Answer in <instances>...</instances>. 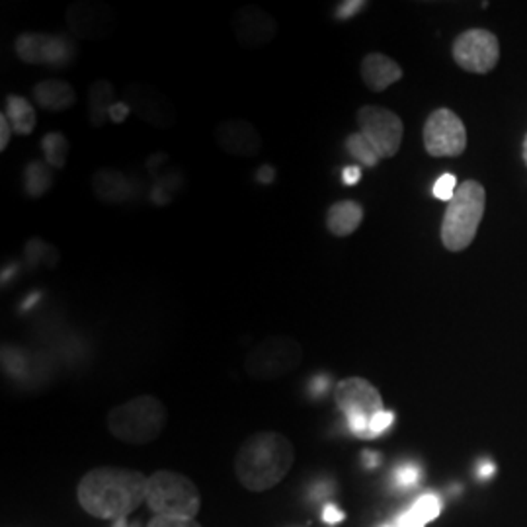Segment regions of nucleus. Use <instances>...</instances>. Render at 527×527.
Returning a JSON list of instances; mask_svg holds the SVG:
<instances>
[{
	"label": "nucleus",
	"mask_w": 527,
	"mask_h": 527,
	"mask_svg": "<svg viewBox=\"0 0 527 527\" xmlns=\"http://www.w3.org/2000/svg\"><path fill=\"white\" fill-rule=\"evenodd\" d=\"M148 477L121 467H98L80 478V508L98 520H123L147 502Z\"/></svg>",
	"instance_id": "obj_1"
},
{
	"label": "nucleus",
	"mask_w": 527,
	"mask_h": 527,
	"mask_svg": "<svg viewBox=\"0 0 527 527\" xmlns=\"http://www.w3.org/2000/svg\"><path fill=\"white\" fill-rule=\"evenodd\" d=\"M295 461L293 443L280 432H256L246 438L235 457V475L250 492H266L288 477Z\"/></svg>",
	"instance_id": "obj_2"
},
{
	"label": "nucleus",
	"mask_w": 527,
	"mask_h": 527,
	"mask_svg": "<svg viewBox=\"0 0 527 527\" xmlns=\"http://www.w3.org/2000/svg\"><path fill=\"white\" fill-rule=\"evenodd\" d=\"M166 406L153 395L133 397L113 406L106 424L113 438L130 445H148L160 438L166 426Z\"/></svg>",
	"instance_id": "obj_3"
},
{
	"label": "nucleus",
	"mask_w": 527,
	"mask_h": 527,
	"mask_svg": "<svg viewBox=\"0 0 527 527\" xmlns=\"http://www.w3.org/2000/svg\"><path fill=\"white\" fill-rule=\"evenodd\" d=\"M487 192L477 180H465L448 203L442 221V243L451 252H461L471 246L478 225L483 221Z\"/></svg>",
	"instance_id": "obj_4"
},
{
	"label": "nucleus",
	"mask_w": 527,
	"mask_h": 527,
	"mask_svg": "<svg viewBox=\"0 0 527 527\" xmlns=\"http://www.w3.org/2000/svg\"><path fill=\"white\" fill-rule=\"evenodd\" d=\"M147 506L166 518L196 520L201 508L198 487L192 478L174 471H156L148 477Z\"/></svg>",
	"instance_id": "obj_5"
},
{
	"label": "nucleus",
	"mask_w": 527,
	"mask_h": 527,
	"mask_svg": "<svg viewBox=\"0 0 527 527\" xmlns=\"http://www.w3.org/2000/svg\"><path fill=\"white\" fill-rule=\"evenodd\" d=\"M305 352L291 336H266L245 358V371L256 381H273L293 373L303 363Z\"/></svg>",
	"instance_id": "obj_6"
},
{
	"label": "nucleus",
	"mask_w": 527,
	"mask_h": 527,
	"mask_svg": "<svg viewBox=\"0 0 527 527\" xmlns=\"http://www.w3.org/2000/svg\"><path fill=\"white\" fill-rule=\"evenodd\" d=\"M336 406L348 420V428L362 440H371V422L383 412L380 391L362 377H348L336 385Z\"/></svg>",
	"instance_id": "obj_7"
},
{
	"label": "nucleus",
	"mask_w": 527,
	"mask_h": 527,
	"mask_svg": "<svg viewBox=\"0 0 527 527\" xmlns=\"http://www.w3.org/2000/svg\"><path fill=\"white\" fill-rule=\"evenodd\" d=\"M14 49L20 59L28 65L65 68L75 63L78 45L63 33L26 31L18 36Z\"/></svg>",
	"instance_id": "obj_8"
},
{
	"label": "nucleus",
	"mask_w": 527,
	"mask_h": 527,
	"mask_svg": "<svg viewBox=\"0 0 527 527\" xmlns=\"http://www.w3.org/2000/svg\"><path fill=\"white\" fill-rule=\"evenodd\" d=\"M360 133L383 158H391L398 153L403 143L405 125L395 112L381 106H363L358 110Z\"/></svg>",
	"instance_id": "obj_9"
},
{
	"label": "nucleus",
	"mask_w": 527,
	"mask_h": 527,
	"mask_svg": "<svg viewBox=\"0 0 527 527\" xmlns=\"http://www.w3.org/2000/svg\"><path fill=\"white\" fill-rule=\"evenodd\" d=\"M424 147L430 156H460L467 147V130L455 112L440 108L424 123Z\"/></svg>",
	"instance_id": "obj_10"
},
{
	"label": "nucleus",
	"mask_w": 527,
	"mask_h": 527,
	"mask_svg": "<svg viewBox=\"0 0 527 527\" xmlns=\"http://www.w3.org/2000/svg\"><path fill=\"white\" fill-rule=\"evenodd\" d=\"M453 59L463 71L488 73L500 59L498 40L487 30H467L453 41Z\"/></svg>",
	"instance_id": "obj_11"
},
{
	"label": "nucleus",
	"mask_w": 527,
	"mask_h": 527,
	"mask_svg": "<svg viewBox=\"0 0 527 527\" xmlns=\"http://www.w3.org/2000/svg\"><path fill=\"white\" fill-rule=\"evenodd\" d=\"M67 28L78 40L98 41L108 38L116 28V13L96 0H76L65 13Z\"/></svg>",
	"instance_id": "obj_12"
},
{
	"label": "nucleus",
	"mask_w": 527,
	"mask_h": 527,
	"mask_svg": "<svg viewBox=\"0 0 527 527\" xmlns=\"http://www.w3.org/2000/svg\"><path fill=\"white\" fill-rule=\"evenodd\" d=\"M121 100L130 106L133 116L158 130H170L176 123V110L172 102L151 85H130Z\"/></svg>",
	"instance_id": "obj_13"
},
{
	"label": "nucleus",
	"mask_w": 527,
	"mask_h": 527,
	"mask_svg": "<svg viewBox=\"0 0 527 527\" xmlns=\"http://www.w3.org/2000/svg\"><path fill=\"white\" fill-rule=\"evenodd\" d=\"M231 26L237 41L248 49L264 48L278 36V22L260 6H240L231 20Z\"/></svg>",
	"instance_id": "obj_14"
},
{
	"label": "nucleus",
	"mask_w": 527,
	"mask_h": 527,
	"mask_svg": "<svg viewBox=\"0 0 527 527\" xmlns=\"http://www.w3.org/2000/svg\"><path fill=\"white\" fill-rule=\"evenodd\" d=\"M215 143L223 153L240 158H252L262 153V135L248 120L228 118L217 123Z\"/></svg>",
	"instance_id": "obj_15"
},
{
	"label": "nucleus",
	"mask_w": 527,
	"mask_h": 527,
	"mask_svg": "<svg viewBox=\"0 0 527 527\" xmlns=\"http://www.w3.org/2000/svg\"><path fill=\"white\" fill-rule=\"evenodd\" d=\"M93 190L104 203H128L135 198V180L116 168H100L93 176Z\"/></svg>",
	"instance_id": "obj_16"
},
{
	"label": "nucleus",
	"mask_w": 527,
	"mask_h": 527,
	"mask_svg": "<svg viewBox=\"0 0 527 527\" xmlns=\"http://www.w3.org/2000/svg\"><path fill=\"white\" fill-rule=\"evenodd\" d=\"M362 78L371 93H383L403 78V68L389 55L368 53L362 61Z\"/></svg>",
	"instance_id": "obj_17"
},
{
	"label": "nucleus",
	"mask_w": 527,
	"mask_h": 527,
	"mask_svg": "<svg viewBox=\"0 0 527 527\" xmlns=\"http://www.w3.org/2000/svg\"><path fill=\"white\" fill-rule=\"evenodd\" d=\"M33 102L43 110L49 112H63L75 106L76 93L71 83L61 78H48L41 80L31 88Z\"/></svg>",
	"instance_id": "obj_18"
},
{
	"label": "nucleus",
	"mask_w": 527,
	"mask_h": 527,
	"mask_svg": "<svg viewBox=\"0 0 527 527\" xmlns=\"http://www.w3.org/2000/svg\"><path fill=\"white\" fill-rule=\"evenodd\" d=\"M363 221V208L353 200L332 203L326 211V228L335 237H350Z\"/></svg>",
	"instance_id": "obj_19"
},
{
	"label": "nucleus",
	"mask_w": 527,
	"mask_h": 527,
	"mask_svg": "<svg viewBox=\"0 0 527 527\" xmlns=\"http://www.w3.org/2000/svg\"><path fill=\"white\" fill-rule=\"evenodd\" d=\"M116 88L110 80H94L88 88V120L94 128H102L110 120V110L116 104Z\"/></svg>",
	"instance_id": "obj_20"
},
{
	"label": "nucleus",
	"mask_w": 527,
	"mask_h": 527,
	"mask_svg": "<svg viewBox=\"0 0 527 527\" xmlns=\"http://www.w3.org/2000/svg\"><path fill=\"white\" fill-rule=\"evenodd\" d=\"M4 113L13 125V131L16 135H30L33 130H36V110L30 104V102L24 96H18V94H8L6 96V106H4Z\"/></svg>",
	"instance_id": "obj_21"
},
{
	"label": "nucleus",
	"mask_w": 527,
	"mask_h": 527,
	"mask_svg": "<svg viewBox=\"0 0 527 527\" xmlns=\"http://www.w3.org/2000/svg\"><path fill=\"white\" fill-rule=\"evenodd\" d=\"M442 502L435 495L420 496L408 512L400 515L397 525L398 527H424L428 522L435 520L440 515Z\"/></svg>",
	"instance_id": "obj_22"
},
{
	"label": "nucleus",
	"mask_w": 527,
	"mask_h": 527,
	"mask_svg": "<svg viewBox=\"0 0 527 527\" xmlns=\"http://www.w3.org/2000/svg\"><path fill=\"white\" fill-rule=\"evenodd\" d=\"M53 186V168L41 160H33L24 168V192L30 198H41Z\"/></svg>",
	"instance_id": "obj_23"
},
{
	"label": "nucleus",
	"mask_w": 527,
	"mask_h": 527,
	"mask_svg": "<svg viewBox=\"0 0 527 527\" xmlns=\"http://www.w3.org/2000/svg\"><path fill=\"white\" fill-rule=\"evenodd\" d=\"M41 148L45 155V163H48L53 170L65 168L71 145H68V139L61 131H51L45 135L41 141Z\"/></svg>",
	"instance_id": "obj_24"
},
{
	"label": "nucleus",
	"mask_w": 527,
	"mask_h": 527,
	"mask_svg": "<svg viewBox=\"0 0 527 527\" xmlns=\"http://www.w3.org/2000/svg\"><path fill=\"white\" fill-rule=\"evenodd\" d=\"M346 151L353 156V160H358L360 165H365V166H375L381 160V156L375 153V148L368 143V139H365L360 131L352 133L348 137Z\"/></svg>",
	"instance_id": "obj_25"
},
{
	"label": "nucleus",
	"mask_w": 527,
	"mask_h": 527,
	"mask_svg": "<svg viewBox=\"0 0 527 527\" xmlns=\"http://www.w3.org/2000/svg\"><path fill=\"white\" fill-rule=\"evenodd\" d=\"M457 188H460V186H457V178L453 174H443V176H440L438 180H435L433 196L438 200H442V201L450 203L453 200V196H455Z\"/></svg>",
	"instance_id": "obj_26"
},
{
	"label": "nucleus",
	"mask_w": 527,
	"mask_h": 527,
	"mask_svg": "<svg viewBox=\"0 0 527 527\" xmlns=\"http://www.w3.org/2000/svg\"><path fill=\"white\" fill-rule=\"evenodd\" d=\"M147 527H201V525L196 520L166 518V515H155V518L148 522Z\"/></svg>",
	"instance_id": "obj_27"
},
{
	"label": "nucleus",
	"mask_w": 527,
	"mask_h": 527,
	"mask_svg": "<svg viewBox=\"0 0 527 527\" xmlns=\"http://www.w3.org/2000/svg\"><path fill=\"white\" fill-rule=\"evenodd\" d=\"M418 477H420L418 467L410 465V463L398 467L397 473H395V478L400 487H415L418 483Z\"/></svg>",
	"instance_id": "obj_28"
},
{
	"label": "nucleus",
	"mask_w": 527,
	"mask_h": 527,
	"mask_svg": "<svg viewBox=\"0 0 527 527\" xmlns=\"http://www.w3.org/2000/svg\"><path fill=\"white\" fill-rule=\"evenodd\" d=\"M395 422V415L389 410H383L377 415L371 422V438H377V435H381L385 430H389V426Z\"/></svg>",
	"instance_id": "obj_29"
},
{
	"label": "nucleus",
	"mask_w": 527,
	"mask_h": 527,
	"mask_svg": "<svg viewBox=\"0 0 527 527\" xmlns=\"http://www.w3.org/2000/svg\"><path fill=\"white\" fill-rule=\"evenodd\" d=\"M365 4H368V3H363V0H348V3H340L338 8H336V16L340 20L352 18L353 14H358Z\"/></svg>",
	"instance_id": "obj_30"
},
{
	"label": "nucleus",
	"mask_w": 527,
	"mask_h": 527,
	"mask_svg": "<svg viewBox=\"0 0 527 527\" xmlns=\"http://www.w3.org/2000/svg\"><path fill=\"white\" fill-rule=\"evenodd\" d=\"M13 125H10L6 113L3 112L0 113V153L6 151L10 139H13Z\"/></svg>",
	"instance_id": "obj_31"
},
{
	"label": "nucleus",
	"mask_w": 527,
	"mask_h": 527,
	"mask_svg": "<svg viewBox=\"0 0 527 527\" xmlns=\"http://www.w3.org/2000/svg\"><path fill=\"white\" fill-rule=\"evenodd\" d=\"M130 113H131L130 106L125 104L123 100H120V102H116V104H113L112 110H110V121H112V123H123L125 120L130 118Z\"/></svg>",
	"instance_id": "obj_32"
},
{
	"label": "nucleus",
	"mask_w": 527,
	"mask_h": 527,
	"mask_svg": "<svg viewBox=\"0 0 527 527\" xmlns=\"http://www.w3.org/2000/svg\"><path fill=\"white\" fill-rule=\"evenodd\" d=\"M360 178H362V170L356 165L346 166V168H344V172H342V182L346 186H356L358 182H360Z\"/></svg>",
	"instance_id": "obj_33"
},
{
	"label": "nucleus",
	"mask_w": 527,
	"mask_h": 527,
	"mask_svg": "<svg viewBox=\"0 0 527 527\" xmlns=\"http://www.w3.org/2000/svg\"><path fill=\"white\" fill-rule=\"evenodd\" d=\"M323 520L326 523H338V522L344 520V512H340L336 506H332V504H328V506H325Z\"/></svg>",
	"instance_id": "obj_34"
},
{
	"label": "nucleus",
	"mask_w": 527,
	"mask_h": 527,
	"mask_svg": "<svg viewBox=\"0 0 527 527\" xmlns=\"http://www.w3.org/2000/svg\"><path fill=\"white\" fill-rule=\"evenodd\" d=\"M256 178H258V182H262V184H270V182H273V178H276V168L270 166V165H264L256 172Z\"/></svg>",
	"instance_id": "obj_35"
},
{
	"label": "nucleus",
	"mask_w": 527,
	"mask_h": 527,
	"mask_svg": "<svg viewBox=\"0 0 527 527\" xmlns=\"http://www.w3.org/2000/svg\"><path fill=\"white\" fill-rule=\"evenodd\" d=\"M492 473H495V465H492V463H485L483 467H480V475H483V477H488Z\"/></svg>",
	"instance_id": "obj_36"
},
{
	"label": "nucleus",
	"mask_w": 527,
	"mask_h": 527,
	"mask_svg": "<svg viewBox=\"0 0 527 527\" xmlns=\"http://www.w3.org/2000/svg\"><path fill=\"white\" fill-rule=\"evenodd\" d=\"M523 160H525V165H527V137H525V141H523Z\"/></svg>",
	"instance_id": "obj_37"
},
{
	"label": "nucleus",
	"mask_w": 527,
	"mask_h": 527,
	"mask_svg": "<svg viewBox=\"0 0 527 527\" xmlns=\"http://www.w3.org/2000/svg\"><path fill=\"white\" fill-rule=\"evenodd\" d=\"M383 527H391V525H383Z\"/></svg>",
	"instance_id": "obj_38"
}]
</instances>
